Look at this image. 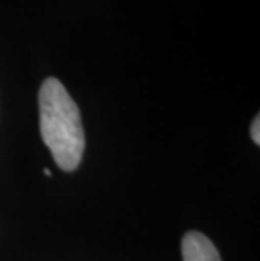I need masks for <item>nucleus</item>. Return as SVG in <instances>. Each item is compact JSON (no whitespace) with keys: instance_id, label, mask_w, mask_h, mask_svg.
<instances>
[{"instance_id":"obj_1","label":"nucleus","mask_w":260,"mask_h":261,"mask_svg":"<svg viewBox=\"0 0 260 261\" xmlns=\"http://www.w3.org/2000/svg\"><path fill=\"white\" fill-rule=\"evenodd\" d=\"M39 123L54 162L63 170H75L85 150V132L75 99L56 77H48L41 86Z\"/></svg>"},{"instance_id":"obj_2","label":"nucleus","mask_w":260,"mask_h":261,"mask_svg":"<svg viewBox=\"0 0 260 261\" xmlns=\"http://www.w3.org/2000/svg\"><path fill=\"white\" fill-rule=\"evenodd\" d=\"M181 251L182 261H221L215 244L198 231H191L184 234Z\"/></svg>"},{"instance_id":"obj_3","label":"nucleus","mask_w":260,"mask_h":261,"mask_svg":"<svg viewBox=\"0 0 260 261\" xmlns=\"http://www.w3.org/2000/svg\"><path fill=\"white\" fill-rule=\"evenodd\" d=\"M250 133H252V138H253V142H255V145H260V116L258 115L255 116V120H253Z\"/></svg>"}]
</instances>
